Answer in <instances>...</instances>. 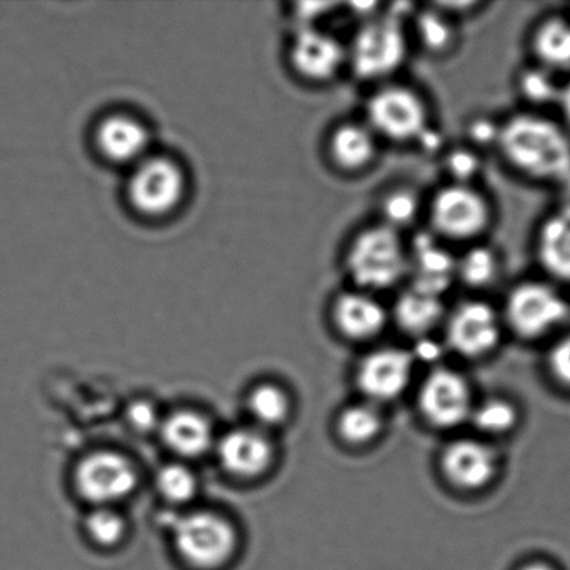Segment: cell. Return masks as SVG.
I'll return each instance as SVG.
<instances>
[{
	"label": "cell",
	"mask_w": 570,
	"mask_h": 570,
	"mask_svg": "<svg viewBox=\"0 0 570 570\" xmlns=\"http://www.w3.org/2000/svg\"><path fill=\"white\" fill-rule=\"evenodd\" d=\"M495 150L523 180L566 184L570 177V134L562 122L524 109L500 121Z\"/></svg>",
	"instance_id": "obj_1"
},
{
	"label": "cell",
	"mask_w": 570,
	"mask_h": 570,
	"mask_svg": "<svg viewBox=\"0 0 570 570\" xmlns=\"http://www.w3.org/2000/svg\"><path fill=\"white\" fill-rule=\"evenodd\" d=\"M343 269L352 288L376 295L399 287L407 277V242L394 228L372 223L345 245Z\"/></svg>",
	"instance_id": "obj_2"
},
{
	"label": "cell",
	"mask_w": 570,
	"mask_h": 570,
	"mask_svg": "<svg viewBox=\"0 0 570 570\" xmlns=\"http://www.w3.org/2000/svg\"><path fill=\"white\" fill-rule=\"evenodd\" d=\"M410 48L406 22L383 9L372 19L357 22L354 36L346 43V70L357 81L382 86L404 67Z\"/></svg>",
	"instance_id": "obj_3"
},
{
	"label": "cell",
	"mask_w": 570,
	"mask_h": 570,
	"mask_svg": "<svg viewBox=\"0 0 570 570\" xmlns=\"http://www.w3.org/2000/svg\"><path fill=\"white\" fill-rule=\"evenodd\" d=\"M424 215L441 242L465 247L482 242L494 223L493 203L471 184L445 183L429 198Z\"/></svg>",
	"instance_id": "obj_4"
},
{
	"label": "cell",
	"mask_w": 570,
	"mask_h": 570,
	"mask_svg": "<svg viewBox=\"0 0 570 570\" xmlns=\"http://www.w3.org/2000/svg\"><path fill=\"white\" fill-rule=\"evenodd\" d=\"M380 142L412 145L430 131L432 114L428 100L417 89L400 82H385L368 94L365 117Z\"/></svg>",
	"instance_id": "obj_5"
},
{
	"label": "cell",
	"mask_w": 570,
	"mask_h": 570,
	"mask_svg": "<svg viewBox=\"0 0 570 570\" xmlns=\"http://www.w3.org/2000/svg\"><path fill=\"white\" fill-rule=\"evenodd\" d=\"M187 193V171L173 156L150 153L128 171V204L137 214L150 219L175 214L186 199Z\"/></svg>",
	"instance_id": "obj_6"
},
{
	"label": "cell",
	"mask_w": 570,
	"mask_h": 570,
	"mask_svg": "<svg viewBox=\"0 0 570 570\" xmlns=\"http://www.w3.org/2000/svg\"><path fill=\"white\" fill-rule=\"evenodd\" d=\"M173 543L183 563L193 570H220L238 550L236 527L220 513L197 511L177 519Z\"/></svg>",
	"instance_id": "obj_7"
},
{
	"label": "cell",
	"mask_w": 570,
	"mask_h": 570,
	"mask_svg": "<svg viewBox=\"0 0 570 570\" xmlns=\"http://www.w3.org/2000/svg\"><path fill=\"white\" fill-rule=\"evenodd\" d=\"M570 307L566 296L554 284L543 281H523L508 291L502 322L519 337L544 338L567 323Z\"/></svg>",
	"instance_id": "obj_8"
},
{
	"label": "cell",
	"mask_w": 570,
	"mask_h": 570,
	"mask_svg": "<svg viewBox=\"0 0 570 570\" xmlns=\"http://www.w3.org/2000/svg\"><path fill=\"white\" fill-rule=\"evenodd\" d=\"M287 61L301 81L328 86L346 70V45L323 27L294 28Z\"/></svg>",
	"instance_id": "obj_9"
},
{
	"label": "cell",
	"mask_w": 570,
	"mask_h": 570,
	"mask_svg": "<svg viewBox=\"0 0 570 570\" xmlns=\"http://www.w3.org/2000/svg\"><path fill=\"white\" fill-rule=\"evenodd\" d=\"M78 494L95 507H111L136 491L138 472L120 452L97 451L82 458L75 471Z\"/></svg>",
	"instance_id": "obj_10"
},
{
	"label": "cell",
	"mask_w": 570,
	"mask_h": 570,
	"mask_svg": "<svg viewBox=\"0 0 570 570\" xmlns=\"http://www.w3.org/2000/svg\"><path fill=\"white\" fill-rule=\"evenodd\" d=\"M474 404L471 384L454 368L435 367L419 389V411L435 429L451 430L469 423Z\"/></svg>",
	"instance_id": "obj_11"
},
{
	"label": "cell",
	"mask_w": 570,
	"mask_h": 570,
	"mask_svg": "<svg viewBox=\"0 0 570 570\" xmlns=\"http://www.w3.org/2000/svg\"><path fill=\"white\" fill-rule=\"evenodd\" d=\"M446 344L466 360H480L499 346L502 316L483 299H466L445 316Z\"/></svg>",
	"instance_id": "obj_12"
},
{
	"label": "cell",
	"mask_w": 570,
	"mask_h": 570,
	"mask_svg": "<svg viewBox=\"0 0 570 570\" xmlns=\"http://www.w3.org/2000/svg\"><path fill=\"white\" fill-rule=\"evenodd\" d=\"M415 372V356L396 346L368 352L356 367L355 382L363 400L383 405L405 393Z\"/></svg>",
	"instance_id": "obj_13"
},
{
	"label": "cell",
	"mask_w": 570,
	"mask_h": 570,
	"mask_svg": "<svg viewBox=\"0 0 570 570\" xmlns=\"http://www.w3.org/2000/svg\"><path fill=\"white\" fill-rule=\"evenodd\" d=\"M440 468L446 482L458 490L473 493L494 482L500 471V456L488 440L462 438L445 445Z\"/></svg>",
	"instance_id": "obj_14"
},
{
	"label": "cell",
	"mask_w": 570,
	"mask_h": 570,
	"mask_svg": "<svg viewBox=\"0 0 570 570\" xmlns=\"http://www.w3.org/2000/svg\"><path fill=\"white\" fill-rule=\"evenodd\" d=\"M94 142L105 159L131 167L153 150V132L141 117L116 110L102 116L94 128Z\"/></svg>",
	"instance_id": "obj_15"
},
{
	"label": "cell",
	"mask_w": 570,
	"mask_h": 570,
	"mask_svg": "<svg viewBox=\"0 0 570 570\" xmlns=\"http://www.w3.org/2000/svg\"><path fill=\"white\" fill-rule=\"evenodd\" d=\"M407 285L443 296L456 283V256L433 233H416L407 242Z\"/></svg>",
	"instance_id": "obj_16"
},
{
	"label": "cell",
	"mask_w": 570,
	"mask_h": 570,
	"mask_svg": "<svg viewBox=\"0 0 570 570\" xmlns=\"http://www.w3.org/2000/svg\"><path fill=\"white\" fill-rule=\"evenodd\" d=\"M215 450L223 471L238 480L264 476L276 458L269 433L256 426L232 430L216 441Z\"/></svg>",
	"instance_id": "obj_17"
},
{
	"label": "cell",
	"mask_w": 570,
	"mask_h": 570,
	"mask_svg": "<svg viewBox=\"0 0 570 570\" xmlns=\"http://www.w3.org/2000/svg\"><path fill=\"white\" fill-rule=\"evenodd\" d=\"M380 139L363 120L337 122L326 136L324 154L330 166L343 176H360L376 164Z\"/></svg>",
	"instance_id": "obj_18"
},
{
	"label": "cell",
	"mask_w": 570,
	"mask_h": 570,
	"mask_svg": "<svg viewBox=\"0 0 570 570\" xmlns=\"http://www.w3.org/2000/svg\"><path fill=\"white\" fill-rule=\"evenodd\" d=\"M390 316L376 295L352 287L335 295L330 306L333 326L351 341L376 338L387 326Z\"/></svg>",
	"instance_id": "obj_19"
},
{
	"label": "cell",
	"mask_w": 570,
	"mask_h": 570,
	"mask_svg": "<svg viewBox=\"0 0 570 570\" xmlns=\"http://www.w3.org/2000/svg\"><path fill=\"white\" fill-rule=\"evenodd\" d=\"M533 247L549 281L570 285V203L557 206L540 222Z\"/></svg>",
	"instance_id": "obj_20"
},
{
	"label": "cell",
	"mask_w": 570,
	"mask_h": 570,
	"mask_svg": "<svg viewBox=\"0 0 570 570\" xmlns=\"http://www.w3.org/2000/svg\"><path fill=\"white\" fill-rule=\"evenodd\" d=\"M159 430L167 450L183 460H197L216 446L214 426L197 411L173 412L161 421Z\"/></svg>",
	"instance_id": "obj_21"
},
{
	"label": "cell",
	"mask_w": 570,
	"mask_h": 570,
	"mask_svg": "<svg viewBox=\"0 0 570 570\" xmlns=\"http://www.w3.org/2000/svg\"><path fill=\"white\" fill-rule=\"evenodd\" d=\"M534 65L551 72L570 71V19L550 14L535 22L529 36Z\"/></svg>",
	"instance_id": "obj_22"
},
{
	"label": "cell",
	"mask_w": 570,
	"mask_h": 570,
	"mask_svg": "<svg viewBox=\"0 0 570 570\" xmlns=\"http://www.w3.org/2000/svg\"><path fill=\"white\" fill-rule=\"evenodd\" d=\"M443 296L410 287L402 289L394 302L391 317L402 332L413 337H424L445 321Z\"/></svg>",
	"instance_id": "obj_23"
},
{
	"label": "cell",
	"mask_w": 570,
	"mask_h": 570,
	"mask_svg": "<svg viewBox=\"0 0 570 570\" xmlns=\"http://www.w3.org/2000/svg\"><path fill=\"white\" fill-rule=\"evenodd\" d=\"M411 21L413 39L424 53L432 58H444L456 49L460 39L456 20L433 3L417 8Z\"/></svg>",
	"instance_id": "obj_24"
},
{
	"label": "cell",
	"mask_w": 570,
	"mask_h": 570,
	"mask_svg": "<svg viewBox=\"0 0 570 570\" xmlns=\"http://www.w3.org/2000/svg\"><path fill=\"white\" fill-rule=\"evenodd\" d=\"M502 275V256L499 250L482 242L468 245L456 256V283L471 289H488L499 283Z\"/></svg>",
	"instance_id": "obj_25"
},
{
	"label": "cell",
	"mask_w": 570,
	"mask_h": 570,
	"mask_svg": "<svg viewBox=\"0 0 570 570\" xmlns=\"http://www.w3.org/2000/svg\"><path fill=\"white\" fill-rule=\"evenodd\" d=\"M384 426V415L380 411V405L366 400L345 406L338 413L335 423L338 438L345 444L354 446L372 444L382 435Z\"/></svg>",
	"instance_id": "obj_26"
},
{
	"label": "cell",
	"mask_w": 570,
	"mask_h": 570,
	"mask_svg": "<svg viewBox=\"0 0 570 570\" xmlns=\"http://www.w3.org/2000/svg\"><path fill=\"white\" fill-rule=\"evenodd\" d=\"M247 410L255 426L262 430L283 426L291 415V400L281 385L262 383L256 385L247 399Z\"/></svg>",
	"instance_id": "obj_27"
},
{
	"label": "cell",
	"mask_w": 570,
	"mask_h": 570,
	"mask_svg": "<svg viewBox=\"0 0 570 570\" xmlns=\"http://www.w3.org/2000/svg\"><path fill=\"white\" fill-rule=\"evenodd\" d=\"M515 88L519 98L528 105V110L535 111L546 106L557 105L561 91L554 72L534 63L518 71Z\"/></svg>",
	"instance_id": "obj_28"
},
{
	"label": "cell",
	"mask_w": 570,
	"mask_h": 570,
	"mask_svg": "<svg viewBox=\"0 0 570 570\" xmlns=\"http://www.w3.org/2000/svg\"><path fill=\"white\" fill-rule=\"evenodd\" d=\"M421 195L411 187H394L383 195L379 203L380 223L404 233L405 228L413 226L417 217L424 214Z\"/></svg>",
	"instance_id": "obj_29"
},
{
	"label": "cell",
	"mask_w": 570,
	"mask_h": 570,
	"mask_svg": "<svg viewBox=\"0 0 570 570\" xmlns=\"http://www.w3.org/2000/svg\"><path fill=\"white\" fill-rule=\"evenodd\" d=\"M480 434L501 438L513 432L519 423V411L512 401L490 396L474 404L471 421Z\"/></svg>",
	"instance_id": "obj_30"
},
{
	"label": "cell",
	"mask_w": 570,
	"mask_h": 570,
	"mask_svg": "<svg viewBox=\"0 0 570 570\" xmlns=\"http://www.w3.org/2000/svg\"><path fill=\"white\" fill-rule=\"evenodd\" d=\"M155 479L156 490L173 504H186L197 494V476L184 463H167L159 469Z\"/></svg>",
	"instance_id": "obj_31"
},
{
	"label": "cell",
	"mask_w": 570,
	"mask_h": 570,
	"mask_svg": "<svg viewBox=\"0 0 570 570\" xmlns=\"http://www.w3.org/2000/svg\"><path fill=\"white\" fill-rule=\"evenodd\" d=\"M83 529L92 543L105 547L119 546L126 538L127 522L121 513L111 507H97L83 522Z\"/></svg>",
	"instance_id": "obj_32"
},
{
	"label": "cell",
	"mask_w": 570,
	"mask_h": 570,
	"mask_svg": "<svg viewBox=\"0 0 570 570\" xmlns=\"http://www.w3.org/2000/svg\"><path fill=\"white\" fill-rule=\"evenodd\" d=\"M443 169L449 183L476 186L474 181L483 169L482 154L466 144L452 148L444 156Z\"/></svg>",
	"instance_id": "obj_33"
},
{
	"label": "cell",
	"mask_w": 570,
	"mask_h": 570,
	"mask_svg": "<svg viewBox=\"0 0 570 570\" xmlns=\"http://www.w3.org/2000/svg\"><path fill=\"white\" fill-rule=\"evenodd\" d=\"M546 362L552 382L570 393V332L558 335L547 352Z\"/></svg>",
	"instance_id": "obj_34"
},
{
	"label": "cell",
	"mask_w": 570,
	"mask_h": 570,
	"mask_svg": "<svg viewBox=\"0 0 570 570\" xmlns=\"http://www.w3.org/2000/svg\"><path fill=\"white\" fill-rule=\"evenodd\" d=\"M343 8V3L335 2H299L293 4L289 16L294 22V28L322 27V21L326 20L335 10Z\"/></svg>",
	"instance_id": "obj_35"
},
{
	"label": "cell",
	"mask_w": 570,
	"mask_h": 570,
	"mask_svg": "<svg viewBox=\"0 0 570 570\" xmlns=\"http://www.w3.org/2000/svg\"><path fill=\"white\" fill-rule=\"evenodd\" d=\"M468 142L469 147L482 150L493 147L495 149L499 141L500 122L489 119V117L478 116L468 122Z\"/></svg>",
	"instance_id": "obj_36"
},
{
	"label": "cell",
	"mask_w": 570,
	"mask_h": 570,
	"mask_svg": "<svg viewBox=\"0 0 570 570\" xmlns=\"http://www.w3.org/2000/svg\"><path fill=\"white\" fill-rule=\"evenodd\" d=\"M130 422L134 428L141 430V432H149L156 426H160L161 421L156 416V412L153 406L147 402H137L132 404L130 412Z\"/></svg>",
	"instance_id": "obj_37"
},
{
	"label": "cell",
	"mask_w": 570,
	"mask_h": 570,
	"mask_svg": "<svg viewBox=\"0 0 570 570\" xmlns=\"http://www.w3.org/2000/svg\"><path fill=\"white\" fill-rule=\"evenodd\" d=\"M433 4L435 8L444 11L445 14H449L455 20L460 19L462 16L473 13L474 10L482 6V3L479 2H438Z\"/></svg>",
	"instance_id": "obj_38"
},
{
	"label": "cell",
	"mask_w": 570,
	"mask_h": 570,
	"mask_svg": "<svg viewBox=\"0 0 570 570\" xmlns=\"http://www.w3.org/2000/svg\"><path fill=\"white\" fill-rule=\"evenodd\" d=\"M556 106L560 109L562 126L566 127L570 134V80L562 83L560 97H558Z\"/></svg>",
	"instance_id": "obj_39"
},
{
	"label": "cell",
	"mask_w": 570,
	"mask_h": 570,
	"mask_svg": "<svg viewBox=\"0 0 570 570\" xmlns=\"http://www.w3.org/2000/svg\"><path fill=\"white\" fill-rule=\"evenodd\" d=\"M518 570H558V568L547 561H530Z\"/></svg>",
	"instance_id": "obj_40"
},
{
	"label": "cell",
	"mask_w": 570,
	"mask_h": 570,
	"mask_svg": "<svg viewBox=\"0 0 570 570\" xmlns=\"http://www.w3.org/2000/svg\"><path fill=\"white\" fill-rule=\"evenodd\" d=\"M563 186H566L569 189V193H570V177H569V180L566 184H563Z\"/></svg>",
	"instance_id": "obj_41"
}]
</instances>
